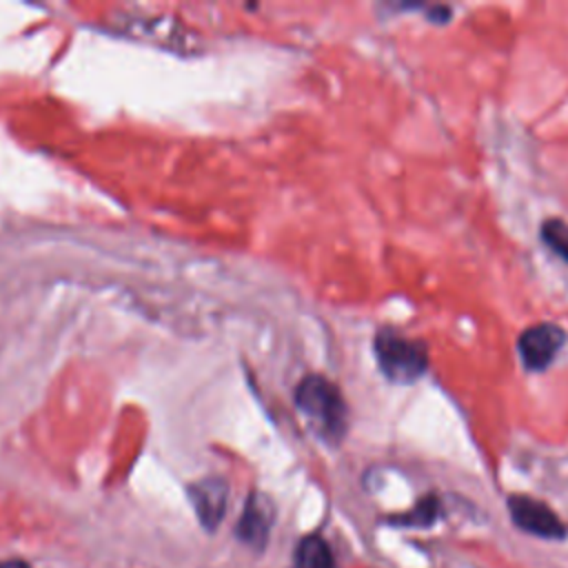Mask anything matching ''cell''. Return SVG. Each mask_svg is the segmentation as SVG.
I'll return each mask as SVG.
<instances>
[{
    "label": "cell",
    "instance_id": "1",
    "mask_svg": "<svg viewBox=\"0 0 568 568\" xmlns=\"http://www.w3.org/2000/svg\"><path fill=\"white\" fill-rule=\"evenodd\" d=\"M295 406L326 444H339L348 428V406L339 388L322 375H306L295 388Z\"/></svg>",
    "mask_w": 568,
    "mask_h": 568
},
{
    "label": "cell",
    "instance_id": "2",
    "mask_svg": "<svg viewBox=\"0 0 568 568\" xmlns=\"http://www.w3.org/2000/svg\"><path fill=\"white\" fill-rule=\"evenodd\" d=\"M373 351L379 371L393 384H413L426 375L430 357L424 339L406 337L404 333L384 326L373 337Z\"/></svg>",
    "mask_w": 568,
    "mask_h": 568
},
{
    "label": "cell",
    "instance_id": "3",
    "mask_svg": "<svg viewBox=\"0 0 568 568\" xmlns=\"http://www.w3.org/2000/svg\"><path fill=\"white\" fill-rule=\"evenodd\" d=\"M566 339V331L555 322H537L524 328L517 337V353L524 368L530 373L546 371L564 348Z\"/></svg>",
    "mask_w": 568,
    "mask_h": 568
},
{
    "label": "cell",
    "instance_id": "4",
    "mask_svg": "<svg viewBox=\"0 0 568 568\" xmlns=\"http://www.w3.org/2000/svg\"><path fill=\"white\" fill-rule=\"evenodd\" d=\"M508 513L517 528L541 537V539H564L566 526L561 519L546 506L544 501L528 497V495H510L508 497Z\"/></svg>",
    "mask_w": 568,
    "mask_h": 568
},
{
    "label": "cell",
    "instance_id": "5",
    "mask_svg": "<svg viewBox=\"0 0 568 568\" xmlns=\"http://www.w3.org/2000/svg\"><path fill=\"white\" fill-rule=\"evenodd\" d=\"M273 519H275V508H273L271 499L262 493H251V497L246 499L244 510L240 515L235 532L242 544H246L255 550H262L268 541Z\"/></svg>",
    "mask_w": 568,
    "mask_h": 568
},
{
    "label": "cell",
    "instance_id": "6",
    "mask_svg": "<svg viewBox=\"0 0 568 568\" xmlns=\"http://www.w3.org/2000/svg\"><path fill=\"white\" fill-rule=\"evenodd\" d=\"M189 497L202 528L215 530L226 513V501H229L226 481L220 477L200 479L189 486Z\"/></svg>",
    "mask_w": 568,
    "mask_h": 568
},
{
    "label": "cell",
    "instance_id": "7",
    "mask_svg": "<svg viewBox=\"0 0 568 568\" xmlns=\"http://www.w3.org/2000/svg\"><path fill=\"white\" fill-rule=\"evenodd\" d=\"M295 568H337L331 546L320 535H306L295 548Z\"/></svg>",
    "mask_w": 568,
    "mask_h": 568
},
{
    "label": "cell",
    "instance_id": "8",
    "mask_svg": "<svg viewBox=\"0 0 568 568\" xmlns=\"http://www.w3.org/2000/svg\"><path fill=\"white\" fill-rule=\"evenodd\" d=\"M539 235H541V242L555 255H559L564 262H568V222L566 220H561V217L544 220Z\"/></svg>",
    "mask_w": 568,
    "mask_h": 568
},
{
    "label": "cell",
    "instance_id": "9",
    "mask_svg": "<svg viewBox=\"0 0 568 568\" xmlns=\"http://www.w3.org/2000/svg\"><path fill=\"white\" fill-rule=\"evenodd\" d=\"M437 515H439V499L435 495H428L419 499L417 506L404 517H399L397 521L404 526H430L437 519Z\"/></svg>",
    "mask_w": 568,
    "mask_h": 568
},
{
    "label": "cell",
    "instance_id": "10",
    "mask_svg": "<svg viewBox=\"0 0 568 568\" xmlns=\"http://www.w3.org/2000/svg\"><path fill=\"white\" fill-rule=\"evenodd\" d=\"M424 11H426V20H430L435 24H444L453 16V9L448 4H426Z\"/></svg>",
    "mask_w": 568,
    "mask_h": 568
},
{
    "label": "cell",
    "instance_id": "11",
    "mask_svg": "<svg viewBox=\"0 0 568 568\" xmlns=\"http://www.w3.org/2000/svg\"><path fill=\"white\" fill-rule=\"evenodd\" d=\"M0 568H29L22 559H2Z\"/></svg>",
    "mask_w": 568,
    "mask_h": 568
}]
</instances>
